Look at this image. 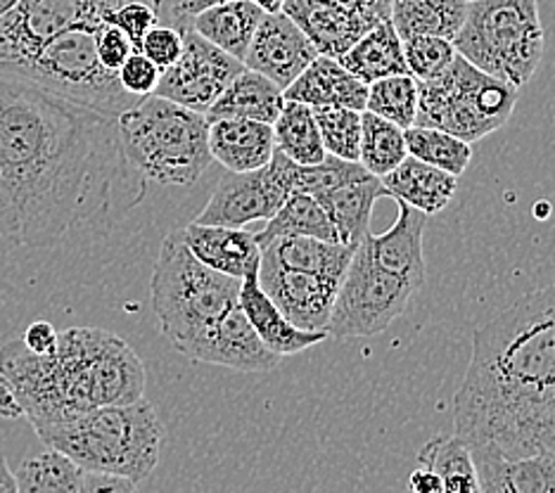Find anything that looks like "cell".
<instances>
[{"mask_svg": "<svg viewBox=\"0 0 555 493\" xmlns=\"http://www.w3.org/2000/svg\"><path fill=\"white\" fill-rule=\"evenodd\" d=\"M117 119L0 72V237L48 247L109 205Z\"/></svg>", "mask_w": 555, "mask_h": 493, "instance_id": "cell-1", "label": "cell"}, {"mask_svg": "<svg viewBox=\"0 0 555 493\" xmlns=\"http://www.w3.org/2000/svg\"><path fill=\"white\" fill-rule=\"evenodd\" d=\"M453 417L468 446L555 455V283L477 327Z\"/></svg>", "mask_w": 555, "mask_h": 493, "instance_id": "cell-2", "label": "cell"}, {"mask_svg": "<svg viewBox=\"0 0 555 493\" xmlns=\"http://www.w3.org/2000/svg\"><path fill=\"white\" fill-rule=\"evenodd\" d=\"M34 432L43 446L69 455L83 470L117 475L133 484L155 472L164 444V425L145 399L72 413Z\"/></svg>", "mask_w": 555, "mask_h": 493, "instance_id": "cell-3", "label": "cell"}, {"mask_svg": "<svg viewBox=\"0 0 555 493\" xmlns=\"http://www.w3.org/2000/svg\"><path fill=\"white\" fill-rule=\"evenodd\" d=\"M119 143L129 167L167 187L195 185L211 164L207 114L173 100L145 95L117 117Z\"/></svg>", "mask_w": 555, "mask_h": 493, "instance_id": "cell-4", "label": "cell"}, {"mask_svg": "<svg viewBox=\"0 0 555 493\" xmlns=\"http://www.w3.org/2000/svg\"><path fill=\"white\" fill-rule=\"evenodd\" d=\"M240 287L243 277L209 269L188 249L181 231L169 233L159 247L150 281L162 335L181 349L235 307Z\"/></svg>", "mask_w": 555, "mask_h": 493, "instance_id": "cell-5", "label": "cell"}, {"mask_svg": "<svg viewBox=\"0 0 555 493\" xmlns=\"http://www.w3.org/2000/svg\"><path fill=\"white\" fill-rule=\"evenodd\" d=\"M453 46L477 69L522 88L544 57L539 0H468Z\"/></svg>", "mask_w": 555, "mask_h": 493, "instance_id": "cell-6", "label": "cell"}, {"mask_svg": "<svg viewBox=\"0 0 555 493\" xmlns=\"http://www.w3.org/2000/svg\"><path fill=\"white\" fill-rule=\"evenodd\" d=\"M517 91L520 88L456 55L435 79L418 81V114L413 126H433L473 145L508 124Z\"/></svg>", "mask_w": 555, "mask_h": 493, "instance_id": "cell-7", "label": "cell"}, {"mask_svg": "<svg viewBox=\"0 0 555 493\" xmlns=\"http://www.w3.org/2000/svg\"><path fill=\"white\" fill-rule=\"evenodd\" d=\"M95 31L98 27H72L48 38L24 67L22 76H29L88 109L117 119L141 98L126 91L119 81V72H112L100 62Z\"/></svg>", "mask_w": 555, "mask_h": 493, "instance_id": "cell-8", "label": "cell"}, {"mask_svg": "<svg viewBox=\"0 0 555 493\" xmlns=\"http://www.w3.org/2000/svg\"><path fill=\"white\" fill-rule=\"evenodd\" d=\"M418 289L406 277L380 269L357 247L337 287L327 337H373L387 330Z\"/></svg>", "mask_w": 555, "mask_h": 493, "instance_id": "cell-9", "label": "cell"}, {"mask_svg": "<svg viewBox=\"0 0 555 493\" xmlns=\"http://www.w3.org/2000/svg\"><path fill=\"white\" fill-rule=\"evenodd\" d=\"M293 193L295 161L275 147L269 164L255 171H225L195 221L231 228L269 221Z\"/></svg>", "mask_w": 555, "mask_h": 493, "instance_id": "cell-10", "label": "cell"}, {"mask_svg": "<svg viewBox=\"0 0 555 493\" xmlns=\"http://www.w3.org/2000/svg\"><path fill=\"white\" fill-rule=\"evenodd\" d=\"M245 62L209 43L193 27H183V50L179 60L159 76L155 95L173 100L188 109L207 114Z\"/></svg>", "mask_w": 555, "mask_h": 493, "instance_id": "cell-11", "label": "cell"}, {"mask_svg": "<svg viewBox=\"0 0 555 493\" xmlns=\"http://www.w3.org/2000/svg\"><path fill=\"white\" fill-rule=\"evenodd\" d=\"M124 0H20L0 24L15 48V67L22 74L48 38L72 27H100L109 10Z\"/></svg>", "mask_w": 555, "mask_h": 493, "instance_id": "cell-12", "label": "cell"}, {"mask_svg": "<svg viewBox=\"0 0 555 493\" xmlns=\"http://www.w3.org/2000/svg\"><path fill=\"white\" fill-rule=\"evenodd\" d=\"M179 351L195 363L221 365L237 373H271L283 361V356L263 345L240 303Z\"/></svg>", "mask_w": 555, "mask_h": 493, "instance_id": "cell-13", "label": "cell"}, {"mask_svg": "<svg viewBox=\"0 0 555 493\" xmlns=\"http://www.w3.org/2000/svg\"><path fill=\"white\" fill-rule=\"evenodd\" d=\"M257 281L263 293L281 309L287 321L311 333H327L333 303L337 295V281L317 273L287 269L267 257L259 259Z\"/></svg>", "mask_w": 555, "mask_h": 493, "instance_id": "cell-14", "label": "cell"}, {"mask_svg": "<svg viewBox=\"0 0 555 493\" xmlns=\"http://www.w3.org/2000/svg\"><path fill=\"white\" fill-rule=\"evenodd\" d=\"M317 57L319 50L309 36L283 10H278L263 15L243 62L247 69L269 76L285 91Z\"/></svg>", "mask_w": 555, "mask_h": 493, "instance_id": "cell-15", "label": "cell"}, {"mask_svg": "<svg viewBox=\"0 0 555 493\" xmlns=\"http://www.w3.org/2000/svg\"><path fill=\"white\" fill-rule=\"evenodd\" d=\"M399 205L397 223L383 235L365 233L359 239V249L380 269L406 277L413 285L425 283V257H423V233L425 213L403 202Z\"/></svg>", "mask_w": 555, "mask_h": 493, "instance_id": "cell-16", "label": "cell"}, {"mask_svg": "<svg viewBox=\"0 0 555 493\" xmlns=\"http://www.w3.org/2000/svg\"><path fill=\"white\" fill-rule=\"evenodd\" d=\"M283 12L317 46L319 55L339 60L373 27L339 0H285Z\"/></svg>", "mask_w": 555, "mask_h": 493, "instance_id": "cell-17", "label": "cell"}, {"mask_svg": "<svg viewBox=\"0 0 555 493\" xmlns=\"http://www.w3.org/2000/svg\"><path fill=\"white\" fill-rule=\"evenodd\" d=\"M482 493H555V455L506 458L489 446H470Z\"/></svg>", "mask_w": 555, "mask_h": 493, "instance_id": "cell-18", "label": "cell"}, {"mask_svg": "<svg viewBox=\"0 0 555 493\" xmlns=\"http://www.w3.org/2000/svg\"><path fill=\"white\" fill-rule=\"evenodd\" d=\"M181 233L188 249L214 271L245 277L259 269L261 247L257 243V233L247 231V228L207 225L193 221Z\"/></svg>", "mask_w": 555, "mask_h": 493, "instance_id": "cell-19", "label": "cell"}, {"mask_svg": "<svg viewBox=\"0 0 555 493\" xmlns=\"http://www.w3.org/2000/svg\"><path fill=\"white\" fill-rule=\"evenodd\" d=\"M283 93L285 100H297L309 107H347L363 112L369 100V83H363L339 60L319 55Z\"/></svg>", "mask_w": 555, "mask_h": 493, "instance_id": "cell-20", "label": "cell"}, {"mask_svg": "<svg viewBox=\"0 0 555 493\" xmlns=\"http://www.w3.org/2000/svg\"><path fill=\"white\" fill-rule=\"evenodd\" d=\"M237 303L240 309L245 311L247 321L255 327L263 345L283 359L295 356V353L307 351L309 347H317L327 339V333L301 330V327L289 323L287 315L278 309L271 297L261 289L257 281V271H251L243 277Z\"/></svg>", "mask_w": 555, "mask_h": 493, "instance_id": "cell-21", "label": "cell"}, {"mask_svg": "<svg viewBox=\"0 0 555 493\" xmlns=\"http://www.w3.org/2000/svg\"><path fill=\"white\" fill-rule=\"evenodd\" d=\"M209 152L211 159L223 164L225 171H255L273 157V126L235 117L211 119Z\"/></svg>", "mask_w": 555, "mask_h": 493, "instance_id": "cell-22", "label": "cell"}, {"mask_svg": "<svg viewBox=\"0 0 555 493\" xmlns=\"http://www.w3.org/2000/svg\"><path fill=\"white\" fill-rule=\"evenodd\" d=\"M380 181L387 197L423 211L425 217L447 209L459 190V176L437 169L413 155L403 159L397 169L385 173Z\"/></svg>", "mask_w": 555, "mask_h": 493, "instance_id": "cell-23", "label": "cell"}, {"mask_svg": "<svg viewBox=\"0 0 555 493\" xmlns=\"http://www.w3.org/2000/svg\"><path fill=\"white\" fill-rule=\"evenodd\" d=\"M285 107L283 88L273 83L269 76L255 69H243L235 79L225 86V91L217 98L207 112V119H251L271 124Z\"/></svg>", "mask_w": 555, "mask_h": 493, "instance_id": "cell-24", "label": "cell"}, {"mask_svg": "<svg viewBox=\"0 0 555 493\" xmlns=\"http://www.w3.org/2000/svg\"><path fill=\"white\" fill-rule=\"evenodd\" d=\"M354 249V245L327 243V239L309 235H281L261 245V257L287 265V269L317 273L343 283Z\"/></svg>", "mask_w": 555, "mask_h": 493, "instance_id": "cell-25", "label": "cell"}, {"mask_svg": "<svg viewBox=\"0 0 555 493\" xmlns=\"http://www.w3.org/2000/svg\"><path fill=\"white\" fill-rule=\"evenodd\" d=\"M263 15L267 12L257 3H251V0H229V3L199 12L191 22V27L199 36H205L209 43L221 48L223 53L245 60Z\"/></svg>", "mask_w": 555, "mask_h": 493, "instance_id": "cell-26", "label": "cell"}, {"mask_svg": "<svg viewBox=\"0 0 555 493\" xmlns=\"http://www.w3.org/2000/svg\"><path fill=\"white\" fill-rule=\"evenodd\" d=\"M380 197H387L383 181L373 173H365L361 179L349 181L333 193L319 197V202L327 217L335 221L337 231L343 233L345 243L357 247L359 239L371 233V211Z\"/></svg>", "mask_w": 555, "mask_h": 493, "instance_id": "cell-27", "label": "cell"}, {"mask_svg": "<svg viewBox=\"0 0 555 493\" xmlns=\"http://www.w3.org/2000/svg\"><path fill=\"white\" fill-rule=\"evenodd\" d=\"M339 62L363 83H373L383 76L409 74L406 60H403V41L397 34L392 20L375 24L365 31L359 41L351 46Z\"/></svg>", "mask_w": 555, "mask_h": 493, "instance_id": "cell-28", "label": "cell"}, {"mask_svg": "<svg viewBox=\"0 0 555 493\" xmlns=\"http://www.w3.org/2000/svg\"><path fill=\"white\" fill-rule=\"evenodd\" d=\"M468 10V0H392V20L401 41L413 36H441L459 34Z\"/></svg>", "mask_w": 555, "mask_h": 493, "instance_id": "cell-29", "label": "cell"}, {"mask_svg": "<svg viewBox=\"0 0 555 493\" xmlns=\"http://www.w3.org/2000/svg\"><path fill=\"white\" fill-rule=\"evenodd\" d=\"M281 235H309L327 239V243L347 245L343 239V233L337 231L335 221L327 217L321 202L309 193H299V190H295V193L285 199V205L267 221L263 231L257 233V243L261 247L267 245L269 239Z\"/></svg>", "mask_w": 555, "mask_h": 493, "instance_id": "cell-30", "label": "cell"}, {"mask_svg": "<svg viewBox=\"0 0 555 493\" xmlns=\"http://www.w3.org/2000/svg\"><path fill=\"white\" fill-rule=\"evenodd\" d=\"M15 479L20 493H83L86 470L69 455L46 446L22 460Z\"/></svg>", "mask_w": 555, "mask_h": 493, "instance_id": "cell-31", "label": "cell"}, {"mask_svg": "<svg viewBox=\"0 0 555 493\" xmlns=\"http://www.w3.org/2000/svg\"><path fill=\"white\" fill-rule=\"evenodd\" d=\"M418 460L441 479L444 493H479L470 446L456 432L427 441L418 453Z\"/></svg>", "mask_w": 555, "mask_h": 493, "instance_id": "cell-32", "label": "cell"}, {"mask_svg": "<svg viewBox=\"0 0 555 493\" xmlns=\"http://www.w3.org/2000/svg\"><path fill=\"white\" fill-rule=\"evenodd\" d=\"M273 135L275 147L301 167L319 164L327 155L319 124L313 119V109L297 100H285L283 112L273 121Z\"/></svg>", "mask_w": 555, "mask_h": 493, "instance_id": "cell-33", "label": "cell"}, {"mask_svg": "<svg viewBox=\"0 0 555 493\" xmlns=\"http://www.w3.org/2000/svg\"><path fill=\"white\" fill-rule=\"evenodd\" d=\"M409 157L406 133L401 126L387 121L377 114L363 109L361 112V152L359 161L363 169L383 179L385 173L397 169Z\"/></svg>", "mask_w": 555, "mask_h": 493, "instance_id": "cell-34", "label": "cell"}, {"mask_svg": "<svg viewBox=\"0 0 555 493\" xmlns=\"http://www.w3.org/2000/svg\"><path fill=\"white\" fill-rule=\"evenodd\" d=\"M406 133L409 155L418 157L425 164L444 169L453 176H463L470 167L473 147L449 131L433 129V126H411Z\"/></svg>", "mask_w": 555, "mask_h": 493, "instance_id": "cell-35", "label": "cell"}, {"mask_svg": "<svg viewBox=\"0 0 555 493\" xmlns=\"http://www.w3.org/2000/svg\"><path fill=\"white\" fill-rule=\"evenodd\" d=\"M365 109L401 126L403 131L411 129L418 114V79L411 74H392L369 83Z\"/></svg>", "mask_w": 555, "mask_h": 493, "instance_id": "cell-36", "label": "cell"}, {"mask_svg": "<svg viewBox=\"0 0 555 493\" xmlns=\"http://www.w3.org/2000/svg\"><path fill=\"white\" fill-rule=\"evenodd\" d=\"M319 124L327 155L359 161L361 152V112L347 107H311Z\"/></svg>", "mask_w": 555, "mask_h": 493, "instance_id": "cell-37", "label": "cell"}, {"mask_svg": "<svg viewBox=\"0 0 555 493\" xmlns=\"http://www.w3.org/2000/svg\"><path fill=\"white\" fill-rule=\"evenodd\" d=\"M365 173L369 171L363 169L361 161H347L335 155H325L323 161L309 164V167L295 164V190H299V193H309L319 199L327 193H333L339 185L361 179Z\"/></svg>", "mask_w": 555, "mask_h": 493, "instance_id": "cell-38", "label": "cell"}, {"mask_svg": "<svg viewBox=\"0 0 555 493\" xmlns=\"http://www.w3.org/2000/svg\"><path fill=\"white\" fill-rule=\"evenodd\" d=\"M456 55V46H453L451 38L413 36L403 41V60H406L409 74L418 81L435 79Z\"/></svg>", "mask_w": 555, "mask_h": 493, "instance_id": "cell-39", "label": "cell"}, {"mask_svg": "<svg viewBox=\"0 0 555 493\" xmlns=\"http://www.w3.org/2000/svg\"><path fill=\"white\" fill-rule=\"evenodd\" d=\"M162 20V0H124L105 15L107 24H115L131 38L133 48H141L145 34Z\"/></svg>", "mask_w": 555, "mask_h": 493, "instance_id": "cell-40", "label": "cell"}, {"mask_svg": "<svg viewBox=\"0 0 555 493\" xmlns=\"http://www.w3.org/2000/svg\"><path fill=\"white\" fill-rule=\"evenodd\" d=\"M138 50H141L145 57L153 60L155 65L164 72L181 55L183 29L173 27V24H155V27L145 34Z\"/></svg>", "mask_w": 555, "mask_h": 493, "instance_id": "cell-41", "label": "cell"}, {"mask_svg": "<svg viewBox=\"0 0 555 493\" xmlns=\"http://www.w3.org/2000/svg\"><path fill=\"white\" fill-rule=\"evenodd\" d=\"M159 76H162V69L153 60L145 57L141 50H133V53L126 57V62L119 67L121 86L135 98L153 95L159 83Z\"/></svg>", "mask_w": 555, "mask_h": 493, "instance_id": "cell-42", "label": "cell"}, {"mask_svg": "<svg viewBox=\"0 0 555 493\" xmlns=\"http://www.w3.org/2000/svg\"><path fill=\"white\" fill-rule=\"evenodd\" d=\"M95 48H98V57L103 65L112 72H119V67L133 53V43L131 38L126 36L121 29H117L115 24L103 22L95 31Z\"/></svg>", "mask_w": 555, "mask_h": 493, "instance_id": "cell-43", "label": "cell"}, {"mask_svg": "<svg viewBox=\"0 0 555 493\" xmlns=\"http://www.w3.org/2000/svg\"><path fill=\"white\" fill-rule=\"evenodd\" d=\"M229 3V0H162V17H169L173 27H191V22L214 5Z\"/></svg>", "mask_w": 555, "mask_h": 493, "instance_id": "cell-44", "label": "cell"}, {"mask_svg": "<svg viewBox=\"0 0 555 493\" xmlns=\"http://www.w3.org/2000/svg\"><path fill=\"white\" fill-rule=\"evenodd\" d=\"M22 341L34 353H53L57 349V330L48 321H36L27 327Z\"/></svg>", "mask_w": 555, "mask_h": 493, "instance_id": "cell-45", "label": "cell"}, {"mask_svg": "<svg viewBox=\"0 0 555 493\" xmlns=\"http://www.w3.org/2000/svg\"><path fill=\"white\" fill-rule=\"evenodd\" d=\"M138 484H133L131 479H124L117 475H107V472H91L86 470V486L83 493H105V491H135Z\"/></svg>", "mask_w": 555, "mask_h": 493, "instance_id": "cell-46", "label": "cell"}, {"mask_svg": "<svg viewBox=\"0 0 555 493\" xmlns=\"http://www.w3.org/2000/svg\"><path fill=\"white\" fill-rule=\"evenodd\" d=\"M0 417H5V420H17V417H24L15 389H12V385L3 375H0Z\"/></svg>", "mask_w": 555, "mask_h": 493, "instance_id": "cell-47", "label": "cell"}, {"mask_svg": "<svg viewBox=\"0 0 555 493\" xmlns=\"http://www.w3.org/2000/svg\"><path fill=\"white\" fill-rule=\"evenodd\" d=\"M409 486L415 493H441V479L427 467H418V470L411 472Z\"/></svg>", "mask_w": 555, "mask_h": 493, "instance_id": "cell-48", "label": "cell"}, {"mask_svg": "<svg viewBox=\"0 0 555 493\" xmlns=\"http://www.w3.org/2000/svg\"><path fill=\"white\" fill-rule=\"evenodd\" d=\"M0 493H17L15 472L10 470V465L3 455H0Z\"/></svg>", "mask_w": 555, "mask_h": 493, "instance_id": "cell-49", "label": "cell"}, {"mask_svg": "<svg viewBox=\"0 0 555 493\" xmlns=\"http://www.w3.org/2000/svg\"><path fill=\"white\" fill-rule=\"evenodd\" d=\"M251 3H257L263 12H278V10H283L285 0H251Z\"/></svg>", "mask_w": 555, "mask_h": 493, "instance_id": "cell-50", "label": "cell"}, {"mask_svg": "<svg viewBox=\"0 0 555 493\" xmlns=\"http://www.w3.org/2000/svg\"><path fill=\"white\" fill-rule=\"evenodd\" d=\"M20 0H0V17H5L12 8H17Z\"/></svg>", "mask_w": 555, "mask_h": 493, "instance_id": "cell-51", "label": "cell"}]
</instances>
